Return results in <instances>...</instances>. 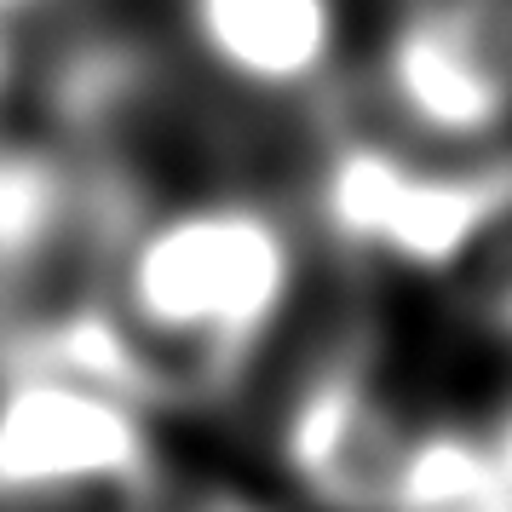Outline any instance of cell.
Returning a JSON list of instances; mask_svg holds the SVG:
<instances>
[{"label":"cell","instance_id":"cell-5","mask_svg":"<svg viewBox=\"0 0 512 512\" xmlns=\"http://www.w3.org/2000/svg\"><path fill=\"white\" fill-rule=\"evenodd\" d=\"M208 64L254 93H300L340 52V0H185Z\"/></svg>","mask_w":512,"mask_h":512},{"label":"cell","instance_id":"cell-4","mask_svg":"<svg viewBox=\"0 0 512 512\" xmlns=\"http://www.w3.org/2000/svg\"><path fill=\"white\" fill-rule=\"evenodd\" d=\"M380 93L432 150H484L512 121V0H397Z\"/></svg>","mask_w":512,"mask_h":512},{"label":"cell","instance_id":"cell-7","mask_svg":"<svg viewBox=\"0 0 512 512\" xmlns=\"http://www.w3.org/2000/svg\"><path fill=\"white\" fill-rule=\"evenodd\" d=\"M150 512H162V495H156V507ZM167 512H259V507L236 501V495H185V501H173Z\"/></svg>","mask_w":512,"mask_h":512},{"label":"cell","instance_id":"cell-8","mask_svg":"<svg viewBox=\"0 0 512 512\" xmlns=\"http://www.w3.org/2000/svg\"><path fill=\"white\" fill-rule=\"evenodd\" d=\"M58 0H0V24L6 29H29L41 12H52Z\"/></svg>","mask_w":512,"mask_h":512},{"label":"cell","instance_id":"cell-9","mask_svg":"<svg viewBox=\"0 0 512 512\" xmlns=\"http://www.w3.org/2000/svg\"><path fill=\"white\" fill-rule=\"evenodd\" d=\"M449 512H512V495H489V501H472V507H449Z\"/></svg>","mask_w":512,"mask_h":512},{"label":"cell","instance_id":"cell-6","mask_svg":"<svg viewBox=\"0 0 512 512\" xmlns=\"http://www.w3.org/2000/svg\"><path fill=\"white\" fill-rule=\"evenodd\" d=\"M443 277L455 282V294L478 323L512 340V196L489 213V225L466 242V254Z\"/></svg>","mask_w":512,"mask_h":512},{"label":"cell","instance_id":"cell-3","mask_svg":"<svg viewBox=\"0 0 512 512\" xmlns=\"http://www.w3.org/2000/svg\"><path fill=\"white\" fill-rule=\"evenodd\" d=\"M420 432L426 420L403 409L369 340H340L294 380L277 449L323 512H403Z\"/></svg>","mask_w":512,"mask_h":512},{"label":"cell","instance_id":"cell-2","mask_svg":"<svg viewBox=\"0 0 512 512\" xmlns=\"http://www.w3.org/2000/svg\"><path fill=\"white\" fill-rule=\"evenodd\" d=\"M512 196V156L489 150H397L340 139L317 173L323 231L351 254H380L415 271H449L489 213Z\"/></svg>","mask_w":512,"mask_h":512},{"label":"cell","instance_id":"cell-1","mask_svg":"<svg viewBox=\"0 0 512 512\" xmlns=\"http://www.w3.org/2000/svg\"><path fill=\"white\" fill-rule=\"evenodd\" d=\"M294 282L300 242L271 202L190 190L150 208L104 282L121 386L144 403L225 392L265 351Z\"/></svg>","mask_w":512,"mask_h":512}]
</instances>
